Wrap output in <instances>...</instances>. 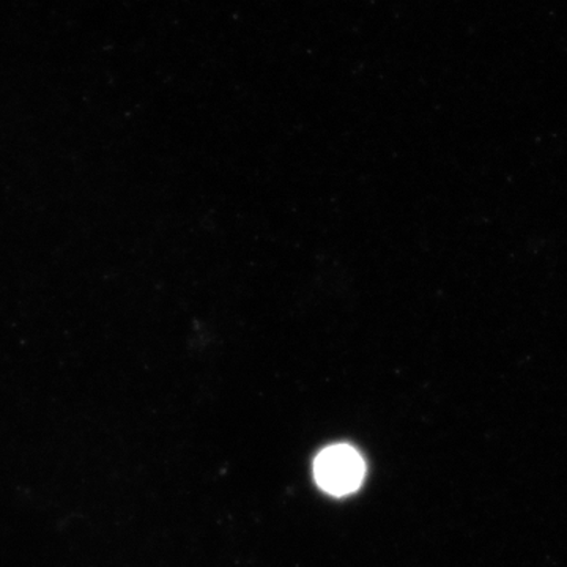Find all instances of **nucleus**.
<instances>
[{
  "label": "nucleus",
  "mask_w": 567,
  "mask_h": 567,
  "mask_svg": "<svg viewBox=\"0 0 567 567\" xmlns=\"http://www.w3.org/2000/svg\"><path fill=\"white\" fill-rule=\"evenodd\" d=\"M364 473L363 457L349 445L327 447L315 462L317 484L328 494L336 496L349 495L357 491L363 483Z\"/></svg>",
  "instance_id": "1"
}]
</instances>
